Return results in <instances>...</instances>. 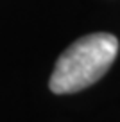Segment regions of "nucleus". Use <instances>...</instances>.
Wrapping results in <instances>:
<instances>
[{
	"label": "nucleus",
	"mask_w": 120,
	"mask_h": 122,
	"mask_svg": "<svg viewBox=\"0 0 120 122\" xmlns=\"http://www.w3.org/2000/svg\"><path fill=\"white\" fill-rule=\"evenodd\" d=\"M118 52V40L108 32H95L74 41L56 63L49 86L54 93H74L97 83L109 70Z\"/></svg>",
	"instance_id": "obj_1"
}]
</instances>
